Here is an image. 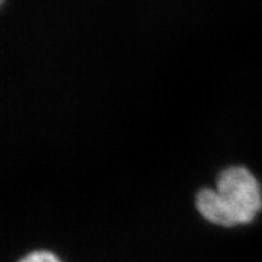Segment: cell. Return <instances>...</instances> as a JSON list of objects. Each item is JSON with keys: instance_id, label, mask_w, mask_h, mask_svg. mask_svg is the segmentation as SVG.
<instances>
[{"instance_id": "1", "label": "cell", "mask_w": 262, "mask_h": 262, "mask_svg": "<svg viewBox=\"0 0 262 262\" xmlns=\"http://www.w3.org/2000/svg\"><path fill=\"white\" fill-rule=\"evenodd\" d=\"M204 220L225 228L250 224L262 209V192L256 178L243 166L220 172L216 191L203 188L195 198Z\"/></svg>"}, {"instance_id": "3", "label": "cell", "mask_w": 262, "mask_h": 262, "mask_svg": "<svg viewBox=\"0 0 262 262\" xmlns=\"http://www.w3.org/2000/svg\"><path fill=\"white\" fill-rule=\"evenodd\" d=\"M2 3H4V0H2Z\"/></svg>"}, {"instance_id": "2", "label": "cell", "mask_w": 262, "mask_h": 262, "mask_svg": "<svg viewBox=\"0 0 262 262\" xmlns=\"http://www.w3.org/2000/svg\"><path fill=\"white\" fill-rule=\"evenodd\" d=\"M17 262H63L58 255L50 250H33L26 254Z\"/></svg>"}]
</instances>
